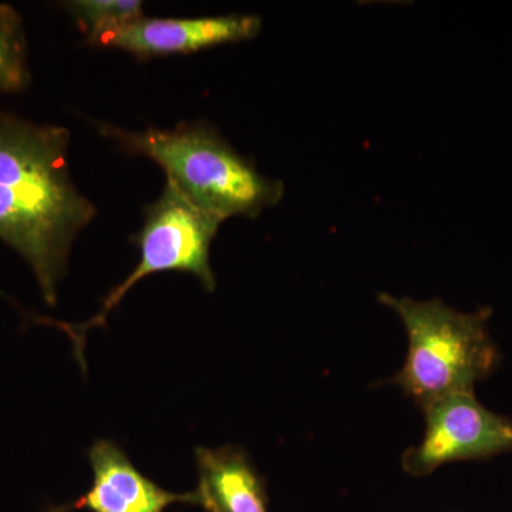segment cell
Masks as SVG:
<instances>
[{
  "instance_id": "5",
  "label": "cell",
  "mask_w": 512,
  "mask_h": 512,
  "mask_svg": "<svg viewBox=\"0 0 512 512\" xmlns=\"http://www.w3.org/2000/svg\"><path fill=\"white\" fill-rule=\"evenodd\" d=\"M423 412V439L402 457L409 476L426 477L446 464L512 453V419L485 409L474 394L447 397Z\"/></svg>"
},
{
  "instance_id": "10",
  "label": "cell",
  "mask_w": 512,
  "mask_h": 512,
  "mask_svg": "<svg viewBox=\"0 0 512 512\" xmlns=\"http://www.w3.org/2000/svg\"><path fill=\"white\" fill-rule=\"evenodd\" d=\"M29 82L22 18L12 6L0 5V93L22 92Z\"/></svg>"
},
{
  "instance_id": "3",
  "label": "cell",
  "mask_w": 512,
  "mask_h": 512,
  "mask_svg": "<svg viewBox=\"0 0 512 512\" xmlns=\"http://www.w3.org/2000/svg\"><path fill=\"white\" fill-rule=\"evenodd\" d=\"M380 303L396 312L406 328V360L389 383L399 387L421 410L458 394H474V386L493 375L501 362L488 320L493 311L458 312L440 299L380 293Z\"/></svg>"
},
{
  "instance_id": "1",
  "label": "cell",
  "mask_w": 512,
  "mask_h": 512,
  "mask_svg": "<svg viewBox=\"0 0 512 512\" xmlns=\"http://www.w3.org/2000/svg\"><path fill=\"white\" fill-rule=\"evenodd\" d=\"M69 143L67 128L0 113V239L26 259L49 306L97 214L70 177Z\"/></svg>"
},
{
  "instance_id": "8",
  "label": "cell",
  "mask_w": 512,
  "mask_h": 512,
  "mask_svg": "<svg viewBox=\"0 0 512 512\" xmlns=\"http://www.w3.org/2000/svg\"><path fill=\"white\" fill-rule=\"evenodd\" d=\"M194 505L205 512H269L265 478L239 446L197 447Z\"/></svg>"
},
{
  "instance_id": "6",
  "label": "cell",
  "mask_w": 512,
  "mask_h": 512,
  "mask_svg": "<svg viewBox=\"0 0 512 512\" xmlns=\"http://www.w3.org/2000/svg\"><path fill=\"white\" fill-rule=\"evenodd\" d=\"M262 19L252 15L207 16V18H147L119 30L101 42L140 60L190 55L210 47L254 39Z\"/></svg>"
},
{
  "instance_id": "4",
  "label": "cell",
  "mask_w": 512,
  "mask_h": 512,
  "mask_svg": "<svg viewBox=\"0 0 512 512\" xmlns=\"http://www.w3.org/2000/svg\"><path fill=\"white\" fill-rule=\"evenodd\" d=\"M222 222L217 215L192 204L167 180L158 200L144 211L143 227L131 237L140 251V262L121 284L104 296L100 312L79 325L49 318H36L37 322L55 326L69 336L74 357L86 372L87 333L93 328H104L110 312L141 279L163 272H185L194 275L205 291H215L217 278L211 268L210 249Z\"/></svg>"
},
{
  "instance_id": "9",
  "label": "cell",
  "mask_w": 512,
  "mask_h": 512,
  "mask_svg": "<svg viewBox=\"0 0 512 512\" xmlns=\"http://www.w3.org/2000/svg\"><path fill=\"white\" fill-rule=\"evenodd\" d=\"M63 8L94 46L144 18L143 2L138 0H72L64 2Z\"/></svg>"
},
{
  "instance_id": "7",
  "label": "cell",
  "mask_w": 512,
  "mask_h": 512,
  "mask_svg": "<svg viewBox=\"0 0 512 512\" xmlns=\"http://www.w3.org/2000/svg\"><path fill=\"white\" fill-rule=\"evenodd\" d=\"M87 456L93 470L90 490L46 512H165L174 504H195L192 491L173 493L144 476L114 441H94Z\"/></svg>"
},
{
  "instance_id": "2",
  "label": "cell",
  "mask_w": 512,
  "mask_h": 512,
  "mask_svg": "<svg viewBox=\"0 0 512 512\" xmlns=\"http://www.w3.org/2000/svg\"><path fill=\"white\" fill-rule=\"evenodd\" d=\"M100 133L128 153L156 161L185 198L221 220L259 217L284 197L282 181L259 173L249 158L207 124L144 131L101 124Z\"/></svg>"
}]
</instances>
